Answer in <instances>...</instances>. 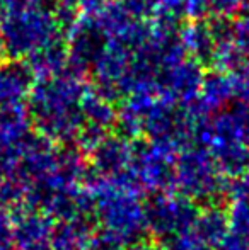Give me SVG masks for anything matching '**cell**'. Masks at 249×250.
Returning a JSON list of instances; mask_svg holds the SVG:
<instances>
[{"instance_id": "cell-9", "label": "cell", "mask_w": 249, "mask_h": 250, "mask_svg": "<svg viewBox=\"0 0 249 250\" xmlns=\"http://www.w3.org/2000/svg\"><path fill=\"white\" fill-rule=\"evenodd\" d=\"M243 10V0H210V16L212 19L232 21Z\"/></svg>"}, {"instance_id": "cell-5", "label": "cell", "mask_w": 249, "mask_h": 250, "mask_svg": "<svg viewBox=\"0 0 249 250\" xmlns=\"http://www.w3.org/2000/svg\"><path fill=\"white\" fill-rule=\"evenodd\" d=\"M186 19L184 0H154L149 21L157 27L180 31Z\"/></svg>"}, {"instance_id": "cell-15", "label": "cell", "mask_w": 249, "mask_h": 250, "mask_svg": "<svg viewBox=\"0 0 249 250\" xmlns=\"http://www.w3.org/2000/svg\"><path fill=\"white\" fill-rule=\"evenodd\" d=\"M236 118L241 125V129H243L244 140H246L248 145H249V105H244L243 111L236 112Z\"/></svg>"}, {"instance_id": "cell-16", "label": "cell", "mask_w": 249, "mask_h": 250, "mask_svg": "<svg viewBox=\"0 0 249 250\" xmlns=\"http://www.w3.org/2000/svg\"><path fill=\"white\" fill-rule=\"evenodd\" d=\"M239 189H241V192H243V194L249 192V175H246V177L239 182Z\"/></svg>"}, {"instance_id": "cell-7", "label": "cell", "mask_w": 249, "mask_h": 250, "mask_svg": "<svg viewBox=\"0 0 249 250\" xmlns=\"http://www.w3.org/2000/svg\"><path fill=\"white\" fill-rule=\"evenodd\" d=\"M51 14H53L55 22L60 29V34L67 33L82 16L75 0H53L51 2Z\"/></svg>"}, {"instance_id": "cell-11", "label": "cell", "mask_w": 249, "mask_h": 250, "mask_svg": "<svg viewBox=\"0 0 249 250\" xmlns=\"http://www.w3.org/2000/svg\"><path fill=\"white\" fill-rule=\"evenodd\" d=\"M120 7L130 17L138 21H145L150 17L154 0H116Z\"/></svg>"}, {"instance_id": "cell-14", "label": "cell", "mask_w": 249, "mask_h": 250, "mask_svg": "<svg viewBox=\"0 0 249 250\" xmlns=\"http://www.w3.org/2000/svg\"><path fill=\"white\" fill-rule=\"evenodd\" d=\"M77 5H79L80 12L82 14H87V16H94L101 7L104 5L106 2L110 0H75Z\"/></svg>"}, {"instance_id": "cell-6", "label": "cell", "mask_w": 249, "mask_h": 250, "mask_svg": "<svg viewBox=\"0 0 249 250\" xmlns=\"http://www.w3.org/2000/svg\"><path fill=\"white\" fill-rule=\"evenodd\" d=\"M202 87H203L205 102H208L212 105L224 104V102H227L236 94V90H234V80L229 75H226V72H219V70L203 77Z\"/></svg>"}, {"instance_id": "cell-8", "label": "cell", "mask_w": 249, "mask_h": 250, "mask_svg": "<svg viewBox=\"0 0 249 250\" xmlns=\"http://www.w3.org/2000/svg\"><path fill=\"white\" fill-rule=\"evenodd\" d=\"M232 43L249 60V16H237L232 21Z\"/></svg>"}, {"instance_id": "cell-3", "label": "cell", "mask_w": 249, "mask_h": 250, "mask_svg": "<svg viewBox=\"0 0 249 250\" xmlns=\"http://www.w3.org/2000/svg\"><path fill=\"white\" fill-rule=\"evenodd\" d=\"M180 40L184 51L198 63H212L215 53V40L210 26L203 21H191L180 29Z\"/></svg>"}, {"instance_id": "cell-4", "label": "cell", "mask_w": 249, "mask_h": 250, "mask_svg": "<svg viewBox=\"0 0 249 250\" xmlns=\"http://www.w3.org/2000/svg\"><path fill=\"white\" fill-rule=\"evenodd\" d=\"M27 66L29 70L34 72H43V73H51V72H60L63 66L68 62V51H67V44L63 41V38L48 43L46 46L40 48L38 51L31 53Z\"/></svg>"}, {"instance_id": "cell-13", "label": "cell", "mask_w": 249, "mask_h": 250, "mask_svg": "<svg viewBox=\"0 0 249 250\" xmlns=\"http://www.w3.org/2000/svg\"><path fill=\"white\" fill-rule=\"evenodd\" d=\"M237 75L232 77L234 90L237 96H241L244 101L249 102V60L243 65V68L237 70Z\"/></svg>"}, {"instance_id": "cell-12", "label": "cell", "mask_w": 249, "mask_h": 250, "mask_svg": "<svg viewBox=\"0 0 249 250\" xmlns=\"http://www.w3.org/2000/svg\"><path fill=\"white\" fill-rule=\"evenodd\" d=\"M186 17L191 21H205L210 16V0H184Z\"/></svg>"}, {"instance_id": "cell-2", "label": "cell", "mask_w": 249, "mask_h": 250, "mask_svg": "<svg viewBox=\"0 0 249 250\" xmlns=\"http://www.w3.org/2000/svg\"><path fill=\"white\" fill-rule=\"evenodd\" d=\"M68 51V62L73 66H86L97 62L104 51L108 38L99 29L92 16L82 14L80 19L62 34Z\"/></svg>"}, {"instance_id": "cell-17", "label": "cell", "mask_w": 249, "mask_h": 250, "mask_svg": "<svg viewBox=\"0 0 249 250\" xmlns=\"http://www.w3.org/2000/svg\"><path fill=\"white\" fill-rule=\"evenodd\" d=\"M5 55V48H3V41H2V34H0V62H2V56Z\"/></svg>"}, {"instance_id": "cell-10", "label": "cell", "mask_w": 249, "mask_h": 250, "mask_svg": "<svg viewBox=\"0 0 249 250\" xmlns=\"http://www.w3.org/2000/svg\"><path fill=\"white\" fill-rule=\"evenodd\" d=\"M232 228L234 233L249 240V201H239L236 209L232 211Z\"/></svg>"}, {"instance_id": "cell-1", "label": "cell", "mask_w": 249, "mask_h": 250, "mask_svg": "<svg viewBox=\"0 0 249 250\" xmlns=\"http://www.w3.org/2000/svg\"><path fill=\"white\" fill-rule=\"evenodd\" d=\"M5 55L21 60L62 38L50 0H36L23 9L12 10L0 21Z\"/></svg>"}]
</instances>
